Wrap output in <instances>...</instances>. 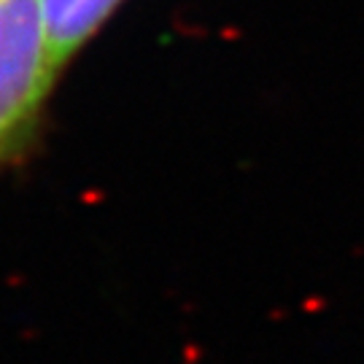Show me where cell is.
Listing matches in <instances>:
<instances>
[{"label": "cell", "instance_id": "cell-1", "mask_svg": "<svg viewBox=\"0 0 364 364\" xmlns=\"http://www.w3.org/2000/svg\"><path fill=\"white\" fill-rule=\"evenodd\" d=\"M57 73L44 0H0V165L30 140Z\"/></svg>", "mask_w": 364, "mask_h": 364}, {"label": "cell", "instance_id": "cell-2", "mask_svg": "<svg viewBox=\"0 0 364 364\" xmlns=\"http://www.w3.org/2000/svg\"><path fill=\"white\" fill-rule=\"evenodd\" d=\"M121 3L124 0H44L51 54L60 71L95 32H100Z\"/></svg>", "mask_w": 364, "mask_h": 364}]
</instances>
